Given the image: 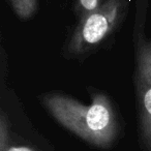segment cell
Returning <instances> with one entry per match:
<instances>
[{
	"mask_svg": "<svg viewBox=\"0 0 151 151\" xmlns=\"http://www.w3.org/2000/svg\"><path fill=\"white\" fill-rule=\"evenodd\" d=\"M136 22L134 28V45L145 40L144 37V26L145 20L147 16V9H148V0H136Z\"/></svg>",
	"mask_w": 151,
	"mask_h": 151,
	"instance_id": "6",
	"label": "cell"
},
{
	"mask_svg": "<svg viewBox=\"0 0 151 151\" xmlns=\"http://www.w3.org/2000/svg\"><path fill=\"white\" fill-rule=\"evenodd\" d=\"M134 47L140 134L145 148L151 151V40L145 38Z\"/></svg>",
	"mask_w": 151,
	"mask_h": 151,
	"instance_id": "3",
	"label": "cell"
},
{
	"mask_svg": "<svg viewBox=\"0 0 151 151\" xmlns=\"http://www.w3.org/2000/svg\"><path fill=\"white\" fill-rule=\"evenodd\" d=\"M16 16L27 21L34 17L38 9V0H9Z\"/></svg>",
	"mask_w": 151,
	"mask_h": 151,
	"instance_id": "5",
	"label": "cell"
},
{
	"mask_svg": "<svg viewBox=\"0 0 151 151\" xmlns=\"http://www.w3.org/2000/svg\"><path fill=\"white\" fill-rule=\"evenodd\" d=\"M0 151H37L31 145L12 141L11 126L3 111L0 116Z\"/></svg>",
	"mask_w": 151,
	"mask_h": 151,
	"instance_id": "4",
	"label": "cell"
},
{
	"mask_svg": "<svg viewBox=\"0 0 151 151\" xmlns=\"http://www.w3.org/2000/svg\"><path fill=\"white\" fill-rule=\"evenodd\" d=\"M104 2L105 0H75V12L80 20L99 9Z\"/></svg>",
	"mask_w": 151,
	"mask_h": 151,
	"instance_id": "7",
	"label": "cell"
},
{
	"mask_svg": "<svg viewBox=\"0 0 151 151\" xmlns=\"http://www.w3.org/2000/svg\"><path fill=\"white\" fill-rule=\"evenodd\" d=\"M130 0H105L99 9L79 20L66 46L70 57H83L101 47L118 29Z\"/></svg>",
	"mask_w": 151,
	"mask_h": 151,
	"instance_id": "2",
	"label": "cell"
},
{
	"mask_svg": "<svg viewBox=\"0 0 151 151\" xmlns=\"http://www.w3.org/2000/svg\"><path fill=\"white\" fill-rule=\"evenodd\" d=\"M84 105L60 92L46 93L40 103L64 128L95 147L108 149L119 136V118L110 97L103 92L91 94Z\"/></svg>",
	"mask_w": 151,
	"mask_h": 151,
	"instance_id": "1",
	"label": "cell"
}]
</instances>
